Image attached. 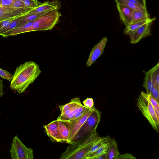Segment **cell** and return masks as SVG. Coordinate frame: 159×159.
<instances>
[{
	"instance_id": "24",
	"label": "cell",
	"mask_w": 159,
	"mask_h": 159,
	"mask_svg": "<svg viewBox=\"0 0 159 159\" xmlns=\"http://www.w3.org/2000/svg\"><path fill=\"white\" fill-rule=\"evenodd\" d=\"M116 4L120 3L125 5L134 10H137L144 11H147L146 8L138 6L130 2L127 0H115Z\"/></svg>"
},
{
	"instance_id": "27",
	"label": "cell",
	"mask_w": 159,
	"mask_h": 159,
	"mask_svg": "<svg viewBox=\"0 0 159 159\" xmlns=\"http://www.w3.org/2000/svg\"><path fill=\"white\" fill-rule=\"evenodd\" d=\"M13 75L6 70L0 68V76L4 79L10 81L11 80Z\"/></svg>"
},
{
	"instance_id": "18",
	"label": "cell",
	"mask_w": 159,
	"mask_h": 159,
	"mask_svg": "<svg viewBox=\"0 0 159 159\" xmlns=\"http://www.w3.org/2000/svg\"><path fill=\"white\" fill-rule=\"evenodd\" d=\"M102 145L93 152L89 155L86 159H95L97 157L107 153L110 143L111 140Z\"/></svg>"
},
{
	"instance_id": "14",
	"label": "cell",
	"mask_w": 159,
	"mask_h": 159,
	"mask_svg": "<svg viewBox=\"0 0 159 159\" xmlns=\"http://www.w3.org/2000/svg\"><path fill=\"white\" fill-rule=\"evenodd\" d=\"M116 6L120 19L123 24L126 26L131 23L132 14L134 10L122 4L117 3Z\"/></svg>"
},
{
	"instance_id": "3",
	"label": "cell",
	"mask_w": 159,
	"mask_h": 159,
	"mask_svg": "<svg viewBox=\"0 0 159 159\" xmlns=\"http://www.w3.org/2000/svg\"><path fill=\"white\" fill-rule=\"evenodd\" d=\"M61 16L57 10L51 11L34 20L30 27L22 30L20 34L51 30L59 22Z\"/></svg>"
},
{
	"instance_id": "12",
	"label": "cell",
	"mask_w": 159,
	"mask_h": 159,
	"mask_svg": "<svg viewBox=\"0 0 159 159\" xmlns=\"http://www.w3.org/2000/svg\"><path fill=\"white\" fill-rule=\"evenodd\" d=\"M61 3L60 1L57 0L46 1L33 8L27 14L40 13L54 10H58L61 6Z\"/></svg>"
},
{
	"instance_id": "2",
	"label": "cell",
	"mask_w": 159,
	"mask_h": 159,
	"mask_svg": "<svg viewBox=\"0 0 159 159\" xmlns=\"http://www.w3.org/2000/svg\"><path fill=\"white\" fill-rule=\"evenodd\" d=\"M102 137L96 131L88 136L72 143L61 154L59 159H86L93 146Z\"/></svg>"
},
{
	"instance_id": "11",
	"label": "cell",
	"mask_w": 159,
	"mask_h": 159,
	"mask_svg": "<svg viewBox=\"0 0 159 159\" xmlns=\"http://www.w3.org/2000/svg\"><path fill=\"white\" fill-rule=\"evenodd\" d=\"M107 41L106 37L103 38L92 48L86 63L87 66H91L102 54Z\"/></svg>"
},
{
	"instance_id": "26",
	"label": "cell",
	"mask_w": 159,
	"mask_h": 159,
	"mask_svg": "<svg viewBox=\"0 0 159 159\" xmlns=\"http://www.w3.org/2000/svg\"><path fill=\"white\" fill-rule=\"evenodd\" d=\"M141 92L152 105L154 108L159 109V103L152 96L150 95H148L143 91H142Z\"/></svg>"
},
{
	"instance_id": "25",
	"label": "cell",
	"mask_w": 159,
	"mask_h": 159,
	"mask_svg": "<svg viewBox=\"0 0 159 159\" xmlns=\"http://www.w3.org/2000/svg\"><path fill=\"white\" fill-rule=\"evenodd\" d=\"M26 8H34L40 5L42 3L38 0H21Z\"/></svg>"
},
{
	"instance_id": "13",
	"label": "cell",
	"mask_w": 159,
	"mask_h": 159,
	"mask_svg": "<svg viewBox=\"0 0 159 159\" xmlns=\"http://www.w3.org/2000/svg\"><path fill=\"white\" fill-rule=\"evenodd\" d=\"M58 121L57 120L43 126L45 132L51 140L60 142L58 128Z\"/></svg>"
},
{
	"instance_id": "1",
	"label": "cell",
	"mask_w": 159,
	"mask_h": 159,
	"mask_svg": "<svg viewBox=\"0 0 159 159\" xmlns=\"http://www.w3.org/2000/svg\"><path fill=\"white\" fill-rule=\"evenodd\" d=\"M39 66L32 61H26L17 67L11 81V89L19 94L25 92L41 73Z\"/></svg>"
},
{
	"instance_id": "8",
	"label": "cell",
	"mask_w": 159,
	"mask_h": 159,
	"mask_svg": "<svg viewBox=\"0 0 159 159\" xmlns=\"http://www.w3.org/2000/svg\"><path fill=\"white\" fill-rule=\"evenodd\" d=\"M94 108L93 107L90 109L81 116L69 121L70 123V133L69 137L70 144L72 143L76 135L87 118L92 111Z\"/></svg>"
},
{
	"instance_id": "10",
	"label": "cell",
	"mask_w": 159,
	"mask_h": 159,
	"mask_svg": "<svg viewBox=\"0 0 159 159\" xmlns=\"http://www.w3.org/2000/svg\"><path fill=\"white\" fill-rule=\"evenodd\" d=\"M33 8H16L0 6V21L12 18H16L27 14Z\"/></svg>"
},
{
	"instance_id": "5",
	"label": "cell",
	"mask_w": 159,
	"mask_h": 159,
	"mask_svg": "<svg viewBox=\"0 0 159 159\" xmlns=\"http://www.w3.org/2000/svg\"><path fill=\"white\" fill-rule=\"evenodd\" d=\"M100 112L94 107L76 135L72 143L83 139L96 131L97 126L100 122Z\"/></svg>"
},
{
	"instance_id": "9",
	"label": "cell",
	"mask_w": 159,
	"mask_h": 159,
	"mask_svg": "<svg viewBox=\"0 0 159 159\" xmlns=\"http://www.w3.org/2000/svg\"><path fill=\"white\" fill-rule=\"evenodd\" d=\"M155 20V17L151 18L149 21L129 34V35L130 38L131 43L135 44L143 38L151 35V27L152 23Z\"/></svg>"
},
{
	"instance_id": "30",
	"label": "cell",
	"mask_w": 159,
	"mask_h": 159,
	"mask_svg": "<svg viewBox=\"0 0 159 159\" xmlns=\"http://www.w3.org/2000/svg\"><path fill=\"white\" fill-rule=\"evenodd\" d=\"M150 95L159 103V88L152 86L151 90Z\"/></svg>"
},
{
	"instance_id": "31",
	"label": "cell",
	"mask_w": 159,
	"mask_h": 159,
	"mask_svg": "<svg viewBox=\"0 0 159 159\" xmlns=\"http://www.w3.org/2000/svg\"><path fill=\"white\" fill-rule=\"evenodd\" d=\"M10 7L16 8H26L21 0H15Z\"/></svg>"
},
{
	"instance_id": "38",
	"label": "cell",
	"mask_w": 159,
	"mask_h": 159,
	"mask_svg": "<svg viewBox=\"0 0 159 159\" xmlns=\"http://www.w3.org/2000/svg\"><path fill=\"white\" fill-rule=\"evenodd\" d=\"M2 3V0H0V6L1 5Z\"/></svg>"
},
{
	"instance_id": "20",
	"label": "cell",
	"mask_w": 159,
	"mask_h": 159,
	"mask_svg": "<svg viewBox=\"0 0 159 159\" xmlns=\"http://www.w3.org/2000/svg\"><path fill=\"white\" fill-rule=\"evenodd\" d=\"M151 19V18L146 21L131 23L126 26L124 30V33L125 34L129 35L143 25L149 21Z\"/></svg>"
},
{
	"instance_id": "21",
	"label": "cell",
	"mask_w": 159,
	"mask_h": 159,
	"mask_svg": "<svg viewBox=\"0 0 159 159\" xmlns=\"http://www.w3.org/2000/svg\"><path fill=\"white\" fill-rule=\"evenodd\" d=\"M159 63L150 70L151 74L153 86L159 88Z\"/></svg>"
},
{
	"instance_id": "15",
	"label": "cell",
	"mask_w": 159,
	"mask_h": 159,
	"mask_svg": "<svg viewBox=\"0 0 159 159\" xmlns=\"http://www.w3.org/2000/svg\"><path fill=\"white\" fill-rule=\"evenodd\" d=\"M58 121V128L60 142L70 144L69 137L70 123L68 121Z\"/></svg>"
},
{
	"instance_id": "23",
	"label": "cell",
	"mask_w": 159,
	"mask_h": 159,
	"mask_svg": "<svg viewBox=\"0 0 159 159\" xmlns=\"http://www.w3.org/2000/svg\"><path fill=\"white\" fill-rule=\"evenodd\" d=\"M25 15L19 16L14 19L12 21L8 27L0 31V35H1L17 27L18 25Z\"/></svg>"
},
{
	"instance_id": "19",
	"label": "cell",
	"mask_w": 159,
	"mask_h": 159,
	"mask_svg": "<svg viewBox=\"0 0 159 159\" xmlns=\"http://www.w3.org/2000/svg\"><path fill=\"white\" fill-rule=\"evenodd\" d=\"M50 11H51L38 13L27 14L25 15L21 22L18 25L17 27L26 23L33 21L41 16L48 13Z\"/></svg>"
},
{
	"instance_id": "37",
	"label": "cell",
	"mask_w": 159,
	"mask_h": 159,
	"mask_svg": "<svg viewBox=\"0 0 159 159\" xmlns=\"http://www.w3.org/2000/svg\"><path fill=\"white\" fill-rule=\"evenodd\" d=\"M155 111L156 116L158 119L159 120V109L154 108Z\"/></svg>"
},
{
	"instance_id": "28",
	"label": "cell",
	"mask_w": 159,
	"mask_h": 159,
	"mask_svg": "<svg viewBox=\"0 0 159 159\" xmlns=\"http://www.w3.org/2000/svg\"><path fill=\"white\" fill-rule=\"evenodd\" d=\"M16 18H12L0 21V31L8 27L12 21Z\"/></svg>"
},
{
	"instance_id": "36",
	"label": "cell",
	"mask_w": 159,
	"mask_h": 159,
	"mask_svg": "<svg viewBox=\"0 0 159 159\" xmlns=\"http://www.w3.org/2000/svg\"><path fill=\"white\" fill-rule=\"evenodd\" d=\"M95 159H107L106 153L103 154L97 157Z\"/></svg>"
},
{
	"instance_id": "29",
	"label": "cell",
	"mask_w": 159,
	"mask_h": 159,
	"mask_svg": "<svg viewBox=\"0 0 159 159\" xmlns=\"http://www.w3.org/2000/svg\"><path fill=\"white\" fill-rule=\"evenodd\" d=\"M83 103L84 106L89 109L93 108L94 106L93 99L90 98H87L84 100L83 101Z\"/></svg>"
},
{
	"instance_id": "4",
	"label": "cell",
	"mask_w": 159,
	"mask_h": 159,
	"mask_svg": "<svg viewBox=\"0 0 159 159\" xmlns=\"http://www.w3.org/2000/svg\"><path fill=\"white\" fill-rule=\"evenodd\" d=\"M61 112L57 120L69 121L84 114L90 109L82 104L79 97L72 99L68 103L59 106Z\"/></svg>"
},
{
	"instance_id": "33",
	"label": "cell",
	"mask_w": 159,
	"mask_h": 159,
	"mask_svg": "<svg viewBox=\"0 0 159 159\" xmlns=\"http://www.w3.org/2000/svg\"><path fill=\"white\" fill-rule=\"evenodd\" d=\"M15 0H2L0 6L10 7Z\"/></svg>"
},
{
	"instance_id": "22",
	"label": "cell",
	"mask_w": 159,
	"mask_h": 159,
	"mask_svg": "<svg viewBox=\"0 0 159 159\" xmlns=\"http://www.w3.org/2000/svg\"><path fill=\"white\" fill-rule=\"evenodd\" d=\"M153 86L151 74L150 70L146 72L143 86L146 89L148 95H150Z\"/></svg>"
},
{
	"instance_id": "7",
	"label": "cell",
	"mask_w": 159,
	"mask_h": 159,
	"mask_svg": "<svg viewBox=\"0 0 159 159\" xmlns=\"http://www.w3.org/2000/svg\"><path fill=\"white\" fill-rule=\"evenodd\" d=\"M10 150L11 156L12 159H33V150L25 145L17 136L13 138Z\"/></svg>"
},
{
	"instance_id": "6",
	"label": "cell",
	"mask_w": 159,
	"mask_h": 159,
	"mask_svg": "<svg viewBox=\"0 0 159 159\" xmlns=\"http://www.w3.org/2000/svg\"><path fill=\"white\" fill-rule=\"evenodd\" d=\"M137 106L152 128L159 131V120L157 119L152 105L141 92L137 99Z\"/></svg>"
},
{
	"instance_id": "32",
	"label": "cell",
	"mask_w": 159,
	"mask_h": 159,
	"mask_svg": "<svg viewBox=\"0 0 159 159\" xmlns=\"http://www.w3.org/2000/svg\"><path fill=\"white\" fill-rule=\"evenodd\" d=\"M118 159H136V158L132 154L126 153L120 154Z\"/></svg>"
},
{
	"instance_id": "16",
	"label": "cell",
	"mask_w": 159,
	"mask_h": 159,
	"mask_svg": "<svg viewBox=\"0 0 159 159\" xmlns=\"http://www.w3.org/2000/svg\"><path fill=\"white\" fill-rule=\"evenodd\" d=\"M116 142L111 139L106 153L107 159H118L120 154Z\"/></svg>"
},
{
	"instance_id": "34",
	"label": "cell",
	"mask_w": 159,
	"mask_h": 159,
	"mask_svg": "<svg viewBox=\"0 0 159 159\" xmlns=\"http://www.w3.org/2000/svg\"><path fill=\"white\" fill-rule=\"evenodd\" d=\"M3 82V80L0 79V97H2L4 94L3 89L4 85Z\"/></svg>"
},
{
	"instance_id": "35",
	"label": "cell",
	"mask_w": 159,
	"mask_h": 159,
	"mask_svg": "<svg viewBox=\"0 0 159 159\" xmlns=\"http://www.w3.org/2000/svg\"><path fill=\"white\" fill-rule=\"evenodd\" d=\"M139 3H140L142 7L144 8H146V3L145 0H135Z\"/></svg>"
},
{
	"instance_id": "17",
	"label": "cell",
	"mask_w": 159,
	"mask_h": 159,
	"mask_svg": "<svg viewBox=\"0 0 159 159\" xmlns=\"http://www.w3.org/2000/svg\"><path fill=\"white\" fill-rule=\"evenodd\" d=\"M150 18L147 11L134 10L132 14L131 23L146 21Z\"/></svg>"
}]
</instances>
